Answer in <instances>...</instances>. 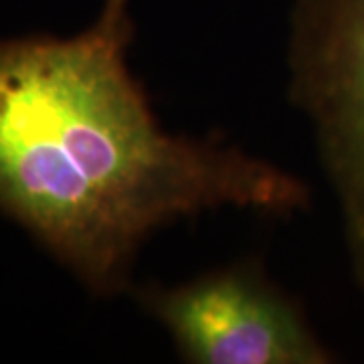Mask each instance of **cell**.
Listing matches in <instances>:
<instances>
[{"label": "cell", "mask_w": 364, "mask_h": 364, "mask_svg": "<svg viewBox=\"0 0 364 364\" xmlns=\"http://www.w3.org/2000/svg\"><path fill=\"white\" fill-rule=\"evenodd\" d=\"M132 0L71 37L0 39V213L95 296L130 289L138 251L172 223L308 207L298 176L158 122L128 51Z\"/></svg>", "instance_id": "cell-1"}, {"label": "cell", "mask_w": 364, "mask_h": 364, "mask_svg": "<svg viewBox=\"0 0 364 364\" xmlns=\"http://www.w3.org/2000/svg\"><path fill=\"white\" fill-rule=\"evenodd\" d=\"M289 97L310 119L364 294V0H296Z\"/></svg>", "instance_id": "cell-2"}, {"label": "cell", "mask_w": 364, "mask_h": 364, "mask_svg": "<svg viewBox=\"0 0 364 364\" xmlns=\"http://www.w3.org/2000/svg\"><path fill=\"white\" fill-rule=\"evenodd\" d=\"M140 304L193 364H330L336 360L301 308L239 261L172 287H146Z\"/></svg>", "instance_id": "cell-3"}]
</instances>
